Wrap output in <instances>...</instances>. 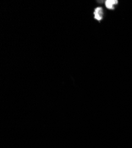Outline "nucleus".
I'll list each match as a JSON object with an SVG mask.
<instances>
[{
	"label": "nucleus",
	"instance_id": "1",
	"mask_svg": "<svg viewBox=\"0 0 132 148\" xmlns=\"http://www.w3.org/2000/svg\"><path fill=\"white\" fill-rule=\"evenodd\" d=\"M103 10L101 7H97L94 10V18L98 21H101L103 18Z\"/></svg>",
	"mask_w": 132,
	"mask_h": 148
},
{
	"label": "nucleus",
	"instance_id": "2",
	"mask_svg": "<svg viewBox=\"0 0 132 148\" xmlns=\"http://www.w3.org/2000/svg\"><path fill=\"white\" fill-rule=\"evenodd\" d=\"M117 4H118V1H117V0H107V1H106L105 3V7L108 9H110V10L114 9L115 5H117Z\"/></svg>",
	"mask_w": 132,
	"mask_h": 148
}]
</instances>
